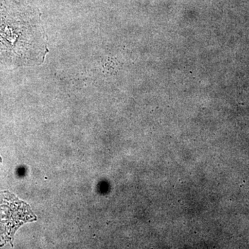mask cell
Masks as SVG:
<instances>
[{
  "label": "cell",
  "mask_w": 249,
  "mask_h": 249,
  "mask_svg": "<svg viewBox=\"0 0 249 249\" xmlns=\"http://www.w3.org/2000/svg\"><path fill=\"white\" fill-rule=\"evenodd\" d=\"M1 157H0V163H1Z\"/></svg>",
  "instance_id": "obj_3"
},
{
  "label": "cell",
  "mask_w": 249,
  "mask_h": 249,
  "mask_svg": "<svg viewBox=\"0 0 249 249\" xmlns=\"http://www.w3.org/2000/svg\"><path fill=\"white\" fill-rule=\"evenodd\" d=\"M40 20L0 1V71L39 65L47 53Z\"/></svg>",
  "instance_id": "obj_1"
},
{
  "label": "cell",
  "mask_w": 249,
  "mask_h": 249,
  "mask_svg": "<svg viewBox=\"0 0 249 249\" xmlns=\"http://www.w3.org/2000/svg\"><path fill=\"white\" fill-rule=\"evenodd\" d=\"M29 218L24 203L9 192L0 193V247L12 242L18 228Z\"/></svg>",
  "instance_id": "obj_2"
}]
</instances>
